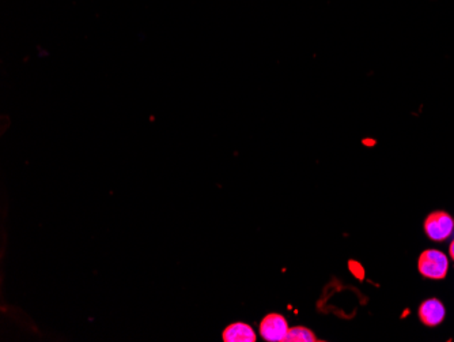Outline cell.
Listing matches in <instances>:
<instances>
[{"instance_id":"obj_6","label":"cell","mask_w":454,"mask_h":342,"mask_svg":"<svg viewBox=\"0 0 454 342\" xmlns=\"http://www.w3.org/2000/svg\"><path fill=\"white\" fill-rule=\"evenodd\" d=\"M287 342H315L317 341L315 333L307 327L295 326L288 328L287 336L285 338Z\"/></svg>"},{"instance_id":"obj_7","label":"cell","mask_w":454,"mask_h":342,"mask_svg":"<svg viewBox=\"0 0 454 342\" xmlns=\"http://www.w3.org/2000/svg\"><path fill=\"white\" fill-rule=\"evenodd\" d=\"M449 255H450V258L453 259V262H454V239H453V242L450 243V246H449Z\"/></svg>"},{"instance_id":"obj_2","label":"cell","mask_w":454,"mask_h":342,"mask_svg":"<svg viewBox=\"0 0 454 342\" xmlns=\"http://www.w3.org/2000/svg\"><path fill=\"white\" fill-rule=\"evenodd\" d=\"M423 228L430 240L440 243L453 234L454 218L443 210H435L424 219Z\"/></svg>"},{"instance_id":"obj_1","label":"cell","mask_w":454,"mask_h":342,"mask_svg":"<svg viewBox=\"0 0 454 342\" xmlns=\"http://www.w3.org/2000/svg\"><path fill=\"white\" fill-rule=\"evenodd\" d=\"M418 270L428 280H443L449 270V259L439 249H426L418 259Z\"/></svg>"},{"instance_id":"obj_4","label":"cell","mask_w":454,"mask_h":342,"mask_svg":"<svg viewBox=\"0 0 454 342\" xmlns=\"http://www.w3.org/2000/svg\"><path fill=\"white\" fill-rule=\"evenodd\" d=\"M419 319L424 326L435 327L440 325L446 316V309L438 299H427L419 306Z\"/></svg>"},{"instance_id":"obj_5","label":"cell","mask_w":454,"mask_h":342,"mask_svg":"<svg viewBox=\"0 0 454 342\" xmlns=\"http://www.w3.org/2000/svg\"><path fill=\"white\" fill-rule=\"evenodd\" d=\"M222 338L225 342H255L258 340V336L252 326L237 322L223 330Z\"/></svg>"},{"instance_id":"obj_3","label":"cell","mask_w":454,"mask_h":342,"mask_svg":"<svg viewBox=\"0 0 454 342\" xmlns=\"http://www.w3.org/2000/svg\"><path fill=\"white\" fill-rule=\"evenodd\" d=\"M286 318L280 314H270L260 323V336L270 342L285 341L288 333Z\"/></svg>"}]
</instances>
